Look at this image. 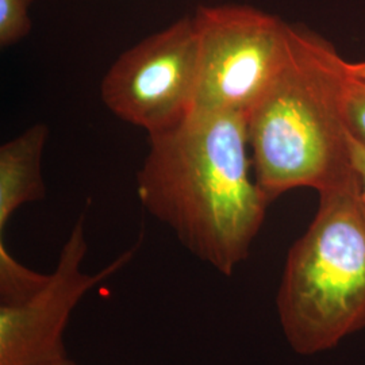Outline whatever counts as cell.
<instances>
[{
	"instance_id": "cell-1",
	"label": "cell",
	"mask_w": 365,
	"mask_h": 365,
	"mask_svg": "<svg viewBox=\"0 0 365 365\" xmlns=\"http://www.w3.org/2000/svg\"><path fill=\"white\" fill-rule=\"evenodd\" d=\"M149 145L137 173L141 205L196 259L232 276L271 205L250 176L247 115L194 113Z\"/></svg>"
},
{
	"instance_id": "cell-2",
	"label": "cell",
	"mask_w": 365,
	"mask_h": 365,
	"mask_svg": "<svg viewBox=\"0 0 365 365\" xmlns=\"http://www.w3.org/2000/svg\"><path fill=\"white\" fill-rule=\"evenodd\" d=\"M351 78V63L327 39L288 25L283 57L247 115L255 179L269 203L356 173L346 118Z\"/></svg>"
},
{
	"instance_id": "cell-3",
	"label": "cell",
	"mask_w": 365,
	"mask_h": 365,
	"mask_svg": "<svg viewBox=\"0 0 365 365\" xmlns=\"http://www.w3.org/2000/svg\"><path fill=\"white\" fill-rule=\"evenodd\" d=\"M318 195L276 297L284 337L302 356L333 349L365 327V197L357 172Z\"/></svg>"
},
{
	"instance_id": "cell-4",
	"label": "cell",
	"mask_w": 365,
	"mask_h": 365,
	"mask_svg": "<svg viewBox=\"0 0 365 365\" xmlns=\"http://www.w3.org/2000/svg\"><path fill=\"white\" fill-rule=\"evenodd\" d=\"M88 244L84 215L75 223L51 274L21 264L0 241V365H29L66 356L71 314L92 288L119 272L137 248L96 274L81 271Z\"/></svg>"
},
{
	"instance_id": "cell-5",
	"label": "cell",
	"mask_w": 365,
	"mask_h": 365,
	"mask_svg": "<svg viewBox=\"0 0 365 365\" xmlns=\"http://www.w3.org/2000/svg\"><path fill=\"white\" fill-rule=\"evenodd\" d=\"M197 84L194 113H241L252 107L274 75L288 25L247 4L199 6Z\"/></svg>"
},
{
	"instance_id": "cell-6",
	"label": "cell",
	"mask_w": 365,
	"mask_h": 365,
	"mask_svg": "<svg viewBox=\"0 0 365 365\" xmlns=\"http://www.w3.org/2000/svg\"><path fill=\"white\" fill-rule=\"evenodd\" d=\"M197 37L194 15L119 54L101 81L106 107L148 137L173 130L195 110Z\"/></svg>"
},
{
	"instance_id": "cell-7",
	"label": "cell",
	"mask_w": 365,
	"mask_h": 365,
	"mask_svg": "<svg viewBox=\"0 0 365 365\" xmlns=\"http://www.w3.org/2000/svg\"><path fill=\"white\" fill-rule=\"evenodd\" d=\"M49 138L45 123L29 129L0 146V233L15 211L46 196L42 176V156Z\"/></svg>"
},
{
	"instance_id": "cell-8",
	"label": "cell",
	"mask_w": 365,
	"mask_h": 365,
	"mask_svg": "<svg viewBox=\"0 0 365 365\" xmlns=\"http://www.w3.org/2000/svg\"><path fill=\"white\" fill-rule=\"evenodd\" d=\"M34 0H0V48L7 49L31 31L30 9Z\"/></svg>"
},
{
	"instance_id": "cell-9",
	"label": "cell",
	"mask_w": 365,
	"mask_h": 365,
	"mask_svg": "<svg viewBox=\"0 0 365 365\" xmlns=\"http://www.w3.org/2000/svg\"><path fill=\"white\" fill-rule=\"evenodd\" d=\"M346 118L351 135L365 146V81L353 73L346 99Z\"/></svg>"
},
{
	"instance_id": "cell-10",
	"label": "cell",
	"mask_w": 365,
	"mask_h": 365,
	"mask_svg": "<svg viewBox=\"0 0 365 365\" xmlns=\"http://www.w3.org/2000/svg\"><path fill=\"white\" fill-rule=\"evenodd\" d=\"M349 146H351L353 167L359 175V179L361 182V191L365 197V146L357 140H354L352 135H349Z\"/></svg>"
},
{
	"instance_id": "cell-11",
	"label": "cell",
	"mask_w": 365,
	"mask_h": 365,
	"mask_svg": "<svg viewBox=\"0 0 365 365\" xmlns=\"http://www.w3.org/2000/svg\"><path fill=\"white\" fill-rule=\"evenodd\" d=\"M29 365H78V363H75L73 360H71L66 356L63 357H56V359H49V360H42V361H37V363H33V364Z\"/></svg>"
},
{
	"instance_id": "cell-12",
	"label": "cell",
	"mask_w": 365,
	"mask_h": 365,
	"mask_svg": "<svg viewBox=\"0 0 365 365\" xmlns=\"http://www.w3.org/2000/svg\"><path fill=\"white\" fill-rule=\"evenodd\" d=\"M351 71L356 78H361L365 81V61L356 63V64L351 63Z\"/></svg>"
}]
</instances>
